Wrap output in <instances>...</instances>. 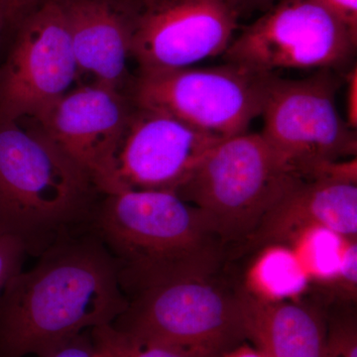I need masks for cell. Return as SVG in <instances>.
Instances as JSON below:
<instances>
[{
	"mask_svg": "<svg viewBox=\"0 0 357 357\" xmlns=\"http://www.w3.org/2000/svg\"><path fill=\"white\" fill-rule=\"evenodd\" d=\"M38 257L0 293V357L38 356L112 325L128 307L119 263L91 229L63 237Z\"/></svg>",
	"mask_w": 357,
	"mask_h": 357,
	"instance_id": "cell-1",
	"label": "cell"
},
{
	"mask_svg": "<svg viewBox=\"0 0 357 357\" xmlns=\"http://www.w3.org/2000/svg\"><path fill=\"white\" fill-rule=\"evenodd\" d=\"M89 229L119 263L126 298L176 279L220 273L229 263V248L203 211L175 192L103 195Z\"/></svg>",
	"mask_w": 357,
	"mask_h": 357,
	"instance_id": "cell-2",
	"label": "cell"
},
{
	"mask_svg": "<svg viewBox=\"0 0 357 357\" xmlns=\"http://www.w3.org/2000/svg\"><path fill=\"white\" fill-rule=\"evenodd\" d=\"M91 177L39 128L0 121V234L39 256L89 229L98 204Z\"/></svg>",
	"mask_w": 357,
	"mask_h": 357,
	"instance_id": "cell-3",
	"label": "cell"
},
{
	"mask_svg": "<svg viewBox=\"0 0 357 357\" xmlns=\"http://www.w3.org/2000/svg\"><path fill=\"white\" fill-rule=\"evenodd\" d=\"M302 180L261 133L244 132L213 146L176 195L203 211L230 261Z\"/></svg>",
	"mask_w": 357,
	"mask_h": 357,
	"instance_id": "cell-4",
	"label": "cell"
},
{
	"mask_svg": "<svg viewBox=\"0 0 357 357\" xmlns=\"http://www.w3.org/2000/svg\"><path fill=\"white\" fill-rule=\"evenodd\" d=\"M112 324L117 332L218 357L248 342L239 282L225 271L176 279L128 297Z\"/></svg>",
	"mask_w": 357,
	"mask_h": 357,
	"instance_id": "cell-5",
	"label": "cell"
},
{
	"mask_svg": "<svg viewBox=\"0 0 357 357\" xmlns=\"http://www.w3.org/2000/svg\"><path fill=\"white\" fill-rule=\"evenodd\" d=\"M274 74L243 66L140 70L133 89L136 107L170 115L225 139L248 132L261 115Z\"/></svg>",
	"mask_w": 357,
	"mask_h": 357,
	"instance_id": "cell-6",
	"label": "cell"
},
{
	"mask_svg": "<svg viewBox=\"0 0 357 357\" xmlns=\"http://www.w3.org/2000/svg\"><path fill=\"white\" fill-rule=\"evenodd\" d=\"M337 77L325 70L301 79L275 76L261 135L303 178L326 164L356 157L354 129L338 112Z\"/></svg>",
	"mask_w": 357,
	"mask_h": 357,
	"instance_id": "cell-7",
	"label": "cell"
},
{
	"mask_svg": "<svg viewBox=\"0 0 357 357\" xmlns=\"http://www.w3.org/2000/svg\"><path fill=\"white\" fill-rule=\"evenodd\" d=\"M357 34L314 0H283L232 39L227 62L257 72L340 69L351 62Z\"/></svg>",
	"mask_w": 357,
	"mask_h": 357,
	"instance_id": "cell-8",
	"label": "cell"
},
{
	"mask_svg": "<svg viewBox=\"0 0 357 357\" xmlns=\"http://www.w3.org/2000/svg\"><path fill=\"white\" fill-rule=\"evenodd\" d=\"M77 77L64 7L48 0L21 26L0 69V121L36 119Z\"/></svg>",
	"mask_w": 357,
	"mask_h": 357,
	"instance_id": "cell-9",
	"label": "cell"
},
{
	"mask_svg": "<svg viewBox=\"0 0 357 357\" xmlns=\"http://www.w3.org/2000/svg\"><path fill=\"white\" fill-rule=\"evenodd\" d=\"M220 140L170 115L136 107L98 192L176 194Z\"/></svg>",
	"mask_w": 357,
	"mask_h": 357,
	"instance_id": "cell-10",
	"label": "cell"
},
{
	"mask_svg": "<svg viewBox=\"0 0 357 357\" xmlns=\"http://www.w3.org/2000/svg\"><path fill=\"white\" fill-rule=\"evenodd\" d=\"M237 15L227 0H146L131 16V56L140 70L192 67L225 53Z\"/></svg>",
	"mask_w": 357,
	"mask_h": 357,
	"instance_id": "cell-11",
	"label": "cell"
},
{
	"mask_svg": "<svg viewBox=\"0 0 357 357\" xmlns=\"http://www.w3.org/2000/svg\"><path fill=\"white\" fill-rule=\"evenodd\" d=\"M132 112L121 91L91 84L70 89L35 121L98 191Z\"/></svg>",
	"mask_w": 357,
	"mask_h": 357,
	"instance_id": "cell-12",
	"label": "cell"
},
{
	"mask_svg": "<svg viewBox=\"0 0 357 357\" xmlns=\"http://www.w3.org/2000/svg\"><path fill=\"white\" fill-rule=\"evenodd\" d=\"M319 227L357 238V182L332 177L303 178L265 217L252 236L232 256L278 243L298 230Z\"/></svg>",
	"mask_w": 357,
	"mask_h": 357,
	"instance_id": "cell-13",
	"label": "cell"
},
{
	"mask_svg": "<svg viewBox=\"0 0 357 357\" xmlns=\"http://www.w3.org/2000/svg\"><path fill=\"white\" fill-rule=\"evenodd\" d=\"M79 75L93 84L119 91L131 56V16L109 0L62 2Z\"/></svg>",
	"mask_w": 357,
	"mask_h": 357,
	"instance_id": "cell-14",
	"label": "cell"
},
{
	"mask_svg": "<svg viewBox=\"0 0 357 357\" xmlns=\"http://www.w3.org/2000/svg\"><path fill=\"white\" fill-rule=\"evenodd\" d=\"M241 289L248 342L267 357H323L325 305L300 300L268 302Z\"/></svg>",
	"mask_w": 357,
	"mask_h": 357,
	"instance_id": "cell-15",
	"label": "cell"
},
{
	"mask_svg": "<svg viewBox=\"0 0 357 357\" xmlns=\"http://www.w3.org/2000/svg\"><path fill=\"white\" fill-rule=\"evenodd\" d=\"M253 255L245 272L238 280L249 295L268 302L300 300L309 292L311 281L295 251L287 243L264 244Z\"/></svg>",
	"mask_w": 357,
	"mask_h": 357,
	"instance_id": "cell-16",
	"label": "cell"
},
{
	"mask_svg": "<svg viewBox=\"0 0 357 357\" xmlns=\"http://www.w3.org/2000/svg\"><path fill=\"white\" fill-rule=\"evenodd\" d=\"M102 357H198L171 345L117 332L112 326L91 330Z\"/></svg>",
	"mask_w": 357,
	"mask_h": 357,
	"instance_id": "cell-17",
	"label": "cell"
},
{
	"mask_svg": "<svg viewBox=\"0 0 357 357\" xmlns=\"http://www.w3.org/2000/svg\"><path fill=\"white\" fill-rule=\"evenodd\" d=\"M326 335L323 357H357L356 304H326Z\"/></svg>",
	"mask_w": 357,
	"mask_h": 357,
	"instance_id": "cell-18",
	"label": "cell"
},
{
	"mask_svg": "<svg viewBox=\"0 0 357 357\" xmlns=\"http://www.w3.org/2000/svg\"><path fill=\"white\" fill-rule=\"evenodd\" d=\"M27 250L22 243L0 234V293L6 284L22 270Z\"/></svg>",
	"mask_w": 357,
	"mask_h": 357,
	"instance_id": "cell-19",
	"label": "cell"
},
{
	"mask_svg": "<svg viewBox=\"0 0 357 357\" xmlns=\"http://www.w3.org/2000/svg\"><path fill=\"white\" fill-rule=\"evenodd\" d=\"M37 357H102L91 330L68 338L64 342L47 349Z\"/></svg>",
	"mask_w": 357,
	"mask_h": 357,
	"instance_id": "cell-20",
	"label": "cell"
},
{
	"mask_svg": "<svg viewBox=\"0 0 357 357\" xmlns=\"http://www.w3.org/2000/svg\"><path fill=\"white\" fill-rule=\"evenodd\" d=\"M337 16L357 34V0H314Z\"/></svg>",
	"mask_w": 357,
	"mask_h": 357,
	"instance_id": "cell-21",
	"label": "cell"
},
{
	"mask_svg": "<svg viewBox=\"0 0 357 357\" xmlns=\"http://www.w3.org/2000/svg\"><path fill=\"white\" fill-rule=\"evenodd\" d=\"M347 89H345V110L349 128L356 130L357 128V69L356 66L349 70L347 75Z\"/></svg>",
	"mask_w": 357,
	"mask_h": 357,
	"instance_id": "cell-22",
	"label": "cell"
},
{
	"mask_svg": "<svg viewBox=\"0 0 357 357\" xmlns=\"http://www.w3.org/2000/svg\"><path fill=\"white\" fill-rule=\"evenodd\" d=\"M218 357H267L248 342L237 345L231 351L225 352Z\"/></svg>",
	"mask_w": 357,
	"mask_h": 357,
	"instance_id": "cell-23",
	"label": "cell"
},
{
	"mask_svg": "<svg viewBox=\"0 0 357 357\" xmlns=\"http://www.w3.org/2000/svg\"><path fill=\"white\" fill-rule=\"evenodd\" d=\"M23 0H0V3L3 6L6 11V20H15L23 10Z\"/></svg>",
	"mask_w": 357,
	"mask_h": 357,
	"instance_id": "cell-24",
	"label": "cell"
},
{
	"mask_svg": "<svg viewBox=\"0 0 357 357\" xmlns=\"http://www.w3.org/2000/svg\"><path fill=\"white\" fill-rule=\"evenodd\" d=\"M227 1L236 9L237 13H239L244 7L259 6V4L266 3L269 0H227Z\"/></svg>",
	"mask_w": 357,
	"mask_h": 357,
	"instance_id": "cell-25",
	"label": "cell"
},
{
	"mask_svg": "<svg viewBox=\"0 0 357 357\" xmlns=\"http://www.w3.org/2000/svg\"><path fill=\"white\" fill-rule=\"evenodd\" d=\"M6 21H7L6 11H4L2 4L0 3V29H1L2 25H3V23L6 22Z\"/></svg>",
	"mask_w": 357,
	"mask_h": 357,
	"instance_id": "cell-26",
	"label": "cell"
},
{
	"mask_svg": "<svg viewBox=\"0 0 357 357\" xmlns=\"http://www.w3.org/2000/svg\"><path fill=\"white\" fill-rule=\"evenodd\" d=\"M34 1H36V0H23V2H22L23 9H25L26 7L29 6V4L33 3V2H34Z\"/></svg>",
	"mask_w": 357,
	"mask_h": 357,
	"instance_id": "cell-27",
	"label": "cell"
}]
</instances>
